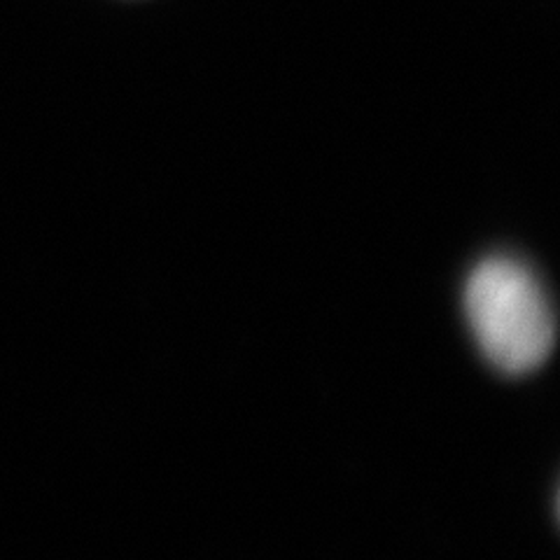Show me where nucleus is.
<instances>
[{
	"mask_svg": "<svg viewBox=\"0 0 560 560\" xmlns=\"http://www.w3.org/2000/svg\"><path fill=\"white\" fill-rule=\"evenodd\" d=\"M465 315L488 362L504 374H528L556 343V315L545 285L523 261L495 255L469 271Z\"/></svg>",
	"mask_w": 560,
	"mask_h": 560,
	"instance_id": "f257e3e1",
	"label": "nucleus"
}]
</instances>
